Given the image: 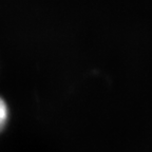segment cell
Instances as JSON below:
<instances>
[{"label": "cell", "instance_id": "1", "mask_svg": "<svg viewBox=\"0 0 152 152\" xmlns=\"http://www.w3.org/2000/svg\"><path fill=\"white\" fill-rule=\"evenodd\" d=\"M9 121V107L7 102L0 96V132L5 128Z\"/></svg>", "mask_w": 152, "mask_h": 152}]
</instances>
